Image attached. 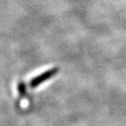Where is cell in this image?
<instances>
[{"mask_svg": "<svg viewBox=\"0 0 126 126\" xmlns=\"http://www.w3.org/2000/svg\"><path fill=\"white\" fill-rule=\"evenodd\" d=\"M58 68L57 67H54L52 68V69H49L44 71V73H42L41 75H38V76L33 78L30 82V87L31 89H34L38 86H39L40 84H43L44 82L47 81L49 79H51L52 77H53L54 75H56L58 72Z\"/></svg>", "mask_w": 126, "mask_h": 126, "instance_id": "1", "label": "cell"}, {"mask_svg": "<svg viewBox=\"0 0 126 126\" xmlns=\"http://www.w3.org/2000/svg\"><path fill=\"white\" fill-rule=\"evenodd\" d=\"M17 90H18V93H19V95L21 97H23L26 94V85L24 84V83H19L18 84V86H17Z\"/></svg>", "mask_w": 126, "mask_h": 126, "instance_id": "2", "label": "cell"}]
</instances>
